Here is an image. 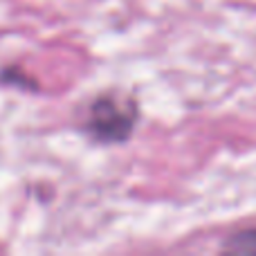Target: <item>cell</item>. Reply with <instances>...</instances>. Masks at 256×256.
<instances>
[{"label": "cell", "instance_id": "2", "mask_svg": "<svg viewBox=\"0 0 256 256\" xmlns=\"http://www.w3.org/2000/svg\"><path fill=\"white\" fill-rule=\"evenodd\" d=\"M225 252L256 256V230H245V232H238V234H234L225 243Z\"/></svg>", "mask_w": 256, "mask_h": 256}, {"label": "cell", "instance_id": "1", "mask_svg": "<svg viewBox=\"0 0 256 256\" xmlns=\"http://www.w3.org/2000/svg\"><path fill=\"white\" fill-rule=\"evenodd\" d=\"M140 120L137 102L128 94H99L86 115V132L99 144H122L135 130Z\"/></svg>", "mask_w": 256, "mask_h": 256}]
</instances>
